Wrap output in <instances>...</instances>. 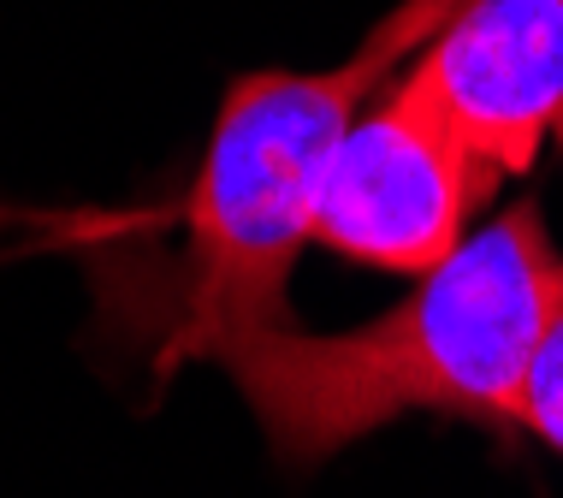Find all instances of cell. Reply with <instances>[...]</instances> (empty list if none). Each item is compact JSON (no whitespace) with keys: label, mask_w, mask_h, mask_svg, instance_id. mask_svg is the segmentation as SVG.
Segmentation results:
<instances>
[{"label":"cell","mask_w":563,"mask_h":498,"mask_svg":"<svg viewBox=\"0 0 563 498\" xmlns=\"http://www.w3.org/2000/svg\"><path fill=\"white\" fill-rule=\"evenodd\" d=\"M456 7L463 0H398L339 66L250 71L225 84L185 196V351L202 356L232 332L291 321L285 291L309 250L314 190L332 148Z\"/></svg>","instance_id":"cell-2"},{"label":"cell","mask_w":563,"mask_h":498,"mask_svg":"<svg viewBox=\"0 0 563 498\" xmlns=\"http://www.w3.org/2000/svg\"><path fill=\"white\" fill-rule=\"evenodd\" d=\"M505 178L456 125L433 78L409 59L350 119L314 190L309 244L379 274H433L475 232V208Z\"/></svg>","instance_id":"cell-3"},{"label":"cell","mask_w":563,"mask_h":498,"mask_svg":"<svg viewBox=\"0 0 563 498\" xmlns=\"http://www.w3.org/2000/svg\"><path fill=\"white\" fill-rule=\"evenodd\" d=\"M416 66L486 166L516 178L563 119V0H463Z\"/></svg>","instance_id":"cell-4"},{"label":"cell","mask_w":563,"mask_h":498,"mask_svg":"<svg viewBox=\"0 0 563 498\" xmlns=\"http://www.w3.org/2000/svg\"><path fill=\"white\" fill-rule=\"evenodd\" d=\"M516 428H528L534 440L563 451V303L552 314V327L540 332L534 362L522 374V398H516Z\"/></svg>","instance_id":"cell-5"},{"label":"cell","mask_w":563,"mask_h":498,"mask_svg":"<svg viewBox=\"0 0 563 498\" xmlns=\"http://www.w3.org/2000/svg\"><path fill=\"white\" fill-rule=\"evenodd\" d=\"M563 303V250L540 202H516L456 244L416 291L344 332L291 321L232 332L208 362L238 386L285 463H321L404 416L510 421L540 332Z\"/></svg>","instance_id":"cell-1"}]
</instances>
